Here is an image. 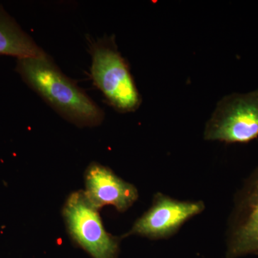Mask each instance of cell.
Wrapping results in <instances>:
<instances>
[{"label":"cell","mask_w":258,"mask_h":258,"mask_svg":"<svg viewBox=\"0 0 258 258\" xmlns=\"http://www.w3.org/2000/svg\"><path fill=\"white\" fill-rule=\"evenodd\" d=\"M46 54L0 4V55L18 58Z\"/></svg>","instance_id":"ba28073f"},{"label":"cell","mask_w":258,"mask_h":258,"mask_svg":"<svg viewBox=\"0 0 258 258\" xmlns=\"http://www.w3.org/2000/svg\"><path fill=\"white\" fill-rule=\"evenodd\" d=\"M258 254V166L235 198L227 231V258Z\"/></svg>","instance_id":"5b68a950"},{"label":"cell","mask_w":258,"mask_h":258,"mask_svg":"<svg viewBox=\"0 0 258 258\" xmlns=\"http://www.w3.org/2000/svg\"><path fill=\"white\" fill-rule=\"evenodd\" d=\"M202 201H179L163 193L154 195L152 205L123 237L139 235L151 240L167 239L184 223L205 210Z\"/></svg>","instance_id":"8992f818"},{"label":"cell","mask_w":258,"mask_h":258,"mask_svg":"<svg viewBox=\"0 0 258 258\" xmlns=\"http://www.w3.org/2000/svg\"><path fill=\"white\" fill-rule=\"evenodd\" d=\"M257 137L258 88L224 96L204 132L205 140L227 144H247Z\"/></svg>","instance_id":"3957f363"},{"label":"cell","mask_w":258,"mask_h":258,"mask_svg":"<svg viewBox=\"0 0 258 258\" xmlns=\"http://www.w3.org/2000/svg\"><path fill=\"white\" fill-rule=\"evenodd\" d=\"M85 185L86 197L98 210L105 206H113L118 212H123L139 198L135 186L99 163L92 162L88 166L85 173Z\"/></svg>","instance_id":"52a82bcc"},{"label":"cell","mask_w":258,"mask_h":258,"mask_svg":"<svg viewBox=\"0 0 258 258\" xmlns=\"http://www.w3.org/2000/svg\"><path fill=\"white\" fill-rule=\"evenodd\" d=\"M15 71L23 82L64 119L79 127H94L103 110L66 76L48 54L17 59Z\"/></svg>","instance_id":"6da1fadb"},{"label":"cell","mask_w":258,"mask_h":258,"mask_svg":"<svg viewBox=\"0 0 258 258\" xmlns=\"http://www.w3.org/2000/svg\"><path fill=\"white\" fill-rule=\"evenodd\" d=\"M99 210L83 190L71 194L62 209L68 232L93 258H117L120 240L107 232Z\"/></svg>","instance_id":"277c9868"},{"label":"cell","mask_w":258,"mask_h":258,"mask_svg":"<svg viewBox=\"0 0 258 258\" xmlns=\"http://www.w3.org/2000/svg\"><path fill=\"white\" fill-rule=\"evenodd\" d=\"M90 52L91 79L108 104L120 113L137 111L142 103V96L114 35H105L91 42Z\"/></svg>","instance_id":"7a4b0ae2"}]
</instances>
